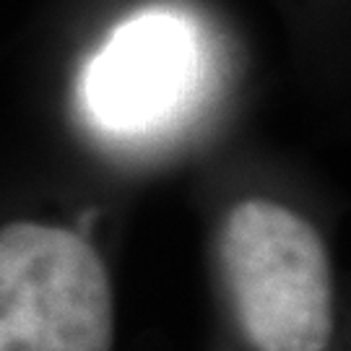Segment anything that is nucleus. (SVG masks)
Wrapping results in <instances>:
<instances>
[{
	"instance_id": "obj_1",
	"label": "nucleus",
	"mask_w": 351,
	"mask_h": 351,
	"mask_svg": "<svg viewBox=\"0 0 351 351\" xmlns=\"http://www.w3.org/2000/svg\"><path fill=\"white\" fill-rule=\"evenodd\" d=\"M221 265L255 349H326L333 278L323 239L302 216L268 201L239 203L221 232Z\"/></svg>"
},
{
	"instance_id": "obj_2",
	"label": "nucleus",
	"mask_w": 351,
	"mask_h": 351,
	"mask_svg": "<svg viewBox=\"0 0 351 351\" xmlns=\"http://www.w3.org/2000/svg\"><path fill=\"white\" fill-rule=\"evenodd\" d=\"M112 291L97 250L68 229H0V351H110Z\"/></svg>"
},
{
	"instance_id": "obj_3",
	"label": "nucleus",
	"mask_w": 351,
	"mask_h": 351,
	"mask_svg": "<svg viewBox=\"0 0 351 351\" xmlns=\"http://www.w3.org/2000/svg\"><path fill=\"white\" fill-rule=\"evenodd\" d=\"M195 81V32L175 13L149 11L120 26L91 60L84 97L94 123L133 136L172 123Z\"/></svg>"
}]
</instances>
